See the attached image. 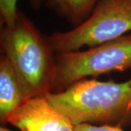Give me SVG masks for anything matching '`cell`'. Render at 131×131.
I'll list each match as a JSON object with an SVG mask.
<instances>
[{"mask_svg":"<svg viewBox=\"0 0 131 131\" xmlns=\"http://www.w3.org/2000/svg\"><path fill=\"white\" fill-rule=\"evenodd\" d=\"M46 97L74 125L131 127V78L122 82L84 79Z\"/></svg>","mask_w":131,"mask_h":131,"instance_id":"obj_1","label":"cell"},{"mask_svg":"<svg viewBox=\"0 0 131 131\" xmlns=\"http://www.w3.org/2000/svg\"><path fill=\"white\" fill-rule=\"evenodd\" d=\"M0 43L26 99L46 96L52 92L56 76V56L46 37L28 17L18 11L13 26H2Z\"/></svg>","mask_w":131,"mask_h":131,"instance_id":"obj_2","label":"cell"},{"mask_svg":"<svg viewBox=\"0 0 131 131\" xmlns=\"http://www.w3.org/2000/svg\"><path fill=\"white\" fill-rule=\"evenodd\" d=\"M131 31V0H99L90 16L70 31L45 37L54 52L95 47Z\"/></svg>","mask_w":131,"mask_h":131,"instance_id":"obj_3","label":"cell"},{"mask_svg":"<svg viewBox=\"0 0 131 131\" xmlns=\"http://www.w3.org/2000/svg\"><path fill=\"white\" fill-rule=\"evenodd\" d=\"M56 76L52 93L64 90L88 77L131 69V34L83 51L57 53Z\"/></svg>","mask_w":131,"mask_h":131,"instance_id":"obj_4","label":"cell"},{"mask_svg":"<svg viewBox=\"0 0 131 131\" xmlns=\"http://www.w3.org/2000/svg\"><path fill=\"white\" fill-rule=\"evenodd\" d=\"M7 122L21 131H74L75 128L70 119L46 96L26 99L9 114Z\"/></svg>","mask_w":131,"mask_h":131,"instance_id":"obj_5","label":"cell"},{"mask_svg":"<svg viewBox=\"0 0 131 131\" xmlns=\"http://www.w3.org/2000/svg\"><path fill=\"white\" fill-rule=\"evenodd\" d=\"M26 98L13 67L3 55L0 60V120L6 123L9 115Z\"/></svg>","mask_w":131,"mask_h":131,"instance_id":"obj_6","label":"cell"},{"mask_svg":"<svg viewBox=\"0 0 131 131\" xmlns=\"http://www.w3.org/2000/svg\"><path fill=\"white\" fill-rule=\"evenodd\" d=\"M61 18L79 26L91 14L99 0H42Z\"/></svg>","mask_w":131,"mask_h":131,"instance_id":"obj_7","label":"cell"},{"mask_svg":"<svg viewBox=\"0 0 131 131\" xmlns=\"http://www.w3.org/2000/svg\"><path fill=\"white\" fill-rule=\"evenodd\" d=\"M18 0H0V20L1 26H13L18 15L17 9ZM42 0H31L33 7L38 8Z\"/></svg>","mask_w":131,"mask_h":131,"instance_id":"obj_8","label":"cell"},{"mask_svg":"<svg viewBox=\"0 0 131 131\" xmlns=\"http://www.w3.org/2000/svg\"><path fill=\"white\" fill-rule=\"evenodd\" d=\"M74 131H124L119 127L108 125H94L91 124H79L75 125Z\"/></svg>","mask_w":131,"mask_h":131,"instance_id":"obj_9","label":"cell"},{"mask_svg":"<svg viewBox=\"0 0 131 131\" xmlns=\"http://www.w3.org/2000/svg\"><path fill=\"white\" fill-rule=\"evenodd\" d=\"M0 131H11L9 130V129H7V128H6V127H0Z\"/></svg>","mask_w":131,"mask_h":131,"instance_id":"obj_10","label":"cell"}]
</instances>
